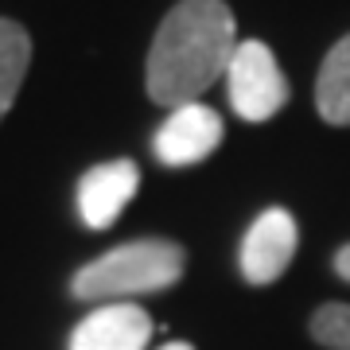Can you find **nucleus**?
I'll return each instance as SVG.
<instances>
[{
    "label": "nucleus",
    "mask_w": 350,
    "mask_h": 350,
    "mask_svg": "<svg viewBox=\"0 0 350 350\" xmlns=\"http://www.w3.org/2000/svg\"><path fill=\"white\" fill-rule=\"evenodd\" d=\"M238 51V24L222 0H179L163 16L148 51V98L179 109L226 75Z\"/></svg>",
    "instance_id": "nucleus-1"
},
{
    "label": "nucleus",
    "mask_w": 350,
    "mask_h": 350,
    "mask_svg": "<svg viewBox=\"0 0 350 350\" xmlns=\"http://www.w3.org/2000/svg\"><path fill=\"white\" fill-rule=\"evenodd\" d=\"M183 269H187L183 245H175L167 238H140L82 265L75 273L70 292L90 304H121L125 296L172 288L183 276Z\"/></svg>",
    "instance_id": "nucleus-2"
},
{
    "label": "nucleus",
    "mask_w": 350,
    "mask_h": 350,
    "mask_svg": "<svg viewBox=\"0 0 350 350\" xmlns=\"http://www.w3.org/2000/svg\"><path fill=\"white\" fill-rule=\"evenodd\" d=\"M226 86H230V105L241 121L261 125L288 105V78L276 63V55L261 39H241L234 59L226 66Z\"/></svg>",
    "instance_id": "nucleus-3"
},
{
    "label": "nucleus",
    "mask_w": 350,
    "mask_h": 350,
    "mask_svg": "<svg viewBox=\"0 0 350 350\" xmlns=\"http://www.w3.org/2000/svg\"><path fill=\"white\" fill-rule=\"evenodd\" d=\"M296 241H300V230H296V218L284 206L257 214L250 234L241 238V257H238L241 276L257 288L280 280L284 269L292 265V257H296Z\"/></svg>",
    "instance_id": "nucleus-4"
},
{
    "label": "nucleus",
    "mask_w": 350,
    "mask_h": 350,
    "mask_svg": "<svg viewBox=\"0 0 350 350\" xmlns=\"http://www.w3.org/2000/svg\"><path fill=\"white\" fill-rule=\"evenodd\" d=\"M218 144H222V117L202 101L172 109V117L163 121L156 140H152L160 163H167V167H187V163L206 160Z\"/></svg>",
    "instance_id": "nucleus-5"
},
{
    "label": "nucleus",
    "mask_w": 350,
    "mask_h": 350,
    "mask_svg": "<svg viewBox=\"0 0 350 350\" xmlns=\"http://www.w3.org/2000/svg\"><path fill=\"white\" fill-rule=\"evenodd\" d=\"M140 187V172L133 160H109L98 163L82 175L78 183V214L90 230H105L121 218V211L129 206V199Z\"/></svg>",
    "instance_id": "nucleus-6"
},
{
    "label": "nucleus",
    "mask_w": 350,
    "mask_h": 350,
    "mask_svg": "<svg viewBox=\"0 0 350 350\" xmlns=\"http://www.w3.org/2000/svg\"><path fill=\"white\" fill-rule=\"evenodd\" d=\"M152 338V319L137 304H101L75 327L70 350H144Z\"/></svg>",
    "instance_id": "nucleus-7"
},
{
    "label": "nucleus",
    "mask_w": 350,
    "mask_h": 350,
    "mask_svg": "<svg viewBox=\"0 0 350 350\" xmlns=\"http://www.w3.org/2000/svg\"><path fill=\"white\" fill-rule=\"evenodd\" d=\"M315 109L327 125H350V36L327 51L315 78Z\"/></svg>",
    "instance_id": "nucleus-8"
},
{
    "label": "nucleus",
    "mask_w": 350,
    "mask_h": 350,
    "mask_svg": "<svg viewBox=\"0 0 350 350\" xmlns=\"http://www.w3.org/2000/svg\"><path fill=\"white\" fill-rule=\"evenodd\" d=\"M31 63V39L16 20H0V117L12 109Z\"/></svg>",
    "instance_id": "nucleus-9"
},
{
    "label": "nucleus",
    "mask_w": 350,
    "mask_h": 350,
    "mask_svg": "<svg viewBox=\"0 0 350 350\" xmlns=\"http://www.w3.org/2000/svg\"><path fill=\"white\" fill-rule=\"evenodd\" d=\"M312 338L327 350H350V304H319L312 315Z\"/></svg>",
    "instance_id": "nucleus-10"
},
{
    "label": "nucleus",
    "mask_w": 350,
    "mask_h": 350,
    "mask_svg": "<svg viewBox=\"0 0 350 350\" xmlns=\"http://www.w3.org/2000/svg\"><path fill=\"white\" fill-rule=\"evenodd\" d=\"M335 273L342 276V280H350V241L335 253Z\"/></svg>",
    "instance_id": "nucleus-11"
},
{
    "label": "nucleus",
    "mask_w": 350,
    "mask_h": 350,
    "mask_svg": "<svg viewBox=\"0 0 350 350\" xmlns=\"http://www.w3.org/2000/svg\"><path fill=\"white\" fill-rule=\"evenodd\" d=\"M160 350H195L191 342H167V347H160Z\"/></svg>",
    "instance_id": "nucleus-12"
}]
</instances>
